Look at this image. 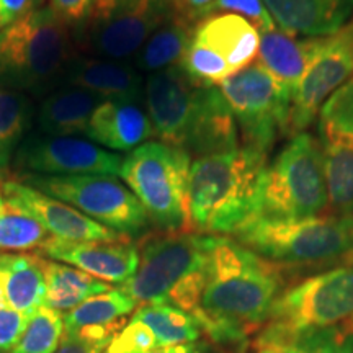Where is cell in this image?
Listing matches in <instances>:
<instances>
[{
    "label": "cell",
    "instance_id": "31",
    "mask_svg": "<svg viewBox=\"0 0 353 353\" xmlns=\"http://www.w3.org/2000/svg\"><path fill=\"white\" fill-rule=\"evenodd\" d=\"M64 317L41 306L28 317V324L10 353H54L64 339Z\"/></svg>",
    "mask_w": 353,
    "mask_h": 353
},
{
    "label": "cell",
    "instance_id": "44",
    "mask_svg": "<svg viewBox=\"0 0 353 353\" xmlns=\"http://www.w3.org/2000/svg\"><path fill=\"white\" fill-rule=\"evenodd\" d=\"M345 262H352V263H353V254L350 255V257H348V259L345 260Z\"/></svg>",
    "mask_w": 353,
    "mask_h": 353
},
{
    "label": "cell",
    "instance_id": "29",
    "mask_svg": "<svg viewBox=\"0 0 353 353\" xmlns=\"http://www.w3.org/2000/svg\"><path fill=\"white\" fill-rule=\"evenodd\" d=\"M132 317L152 330L161 348L196 343L203 334L195 316L174 304H141Z\"/></svg>",
    "mask_w": 353,
    "mask_h": 353
},
{
    "label": "cell",
    "instance_id": "42",
    "mask_svg": "<svg viewBox=\"0 0 353 353\" xmlns=\"http://www.w3.org/2000/svg\"><path fill=\"white\" fill-rule=\"evenodd\" d=\"M3 203H6V200H3V195H2V185H0V210H2Z\"/></svg>",
    "mask_w": 353,
    "mask_h": 353
},
{
    "label": "cell",
    "instance_id": "30",
    "mask_svg": "<svg viewBox=\"0 0 353 353\" xmlns=\"http://www.w3.org/2000/svg\"><path fill=\"white\" fill-rule=\"evenodd\" d=\"M51 234L38 219L10 203L0 210V252H25L39 249Z\"/></svg>",
    "mask_w": 353,
    "mask_h": 353
},
{
    "label": "cell",
    "instance_id": "9",
    "mask_svg": "<svg viewBox=\"0 0 353 353\" xmlns=\"http://www.w3.org/2000/svg\"><path fill=\"white\" fill-rule=\"evenodd\" d=\"M327 206V183L319 139L306 131L293 134L265 170L260 216L309 218L322 214Z\"/></svg>",
    "mask_w": 353,
    "mask_h": 353
},
{
    "label": "cell",
    "instance_id": "43",
    "mask_svg": "<svg viewBox=\"0 0 353 353\" xmlns=\"http://www.w3.org/2000/svg\"><path fill=\"white\" fill-rule=\"evenodd\" d=\"M257 353H278V352L270 350V348H262V350H259Z\"/></svg>",
    "mask_w": 353,
    "mask_h": 353
},
{
    "label": "cell",
    "instance_id": "40",
    "mask_svg": "<svg viewBox=\"0 0 353 353\" xmlns=\"http://www.w3.org/2000/svg\"><path fill=\"white\" fill-rule=\"evenodd\" d=\"M206 347L203 343H187V345H175V347H162L149 353H205Z\"/></svg>",
    "mask_w": 353,
    "mask_h": 353
},
{
    "label": "cell",
    "instance_id": "38",
    "mask_svg": "<svg viewBox=\"0 0 353 353\" xmlns=\"http://www.w3.org/2000/svg\"><path fill=\"white\" fill-rule=\"evenodd\" d=\"M43 0H0V32L41 8Z\"/></svg>",
    "mask_w": 353,
    "mask_h": 353
},
{
    "label": "cell",
    "instance_id": "39",
    "mask_svg": "<svg viewBox=\"0 0 353 353\" xmlns=\"http://www.w3.org/2000/svg\"><path fill=\"white\" fill-rule=\"evenodd\" d=\"M214 0H182V10L192 21L205 19L206 12Z\"/></svg>",
    "mask_w": 353,
    "mask_h": 353
},
{
    "label": "cell",
    "instance_id": "25",
    "mask_svg": "<svg viewBox=\"0 0 353 353\" xmlns=\"http://www.w3.org/2000/svg\"><path fill=\"white\" fill-rule=\"evenodd\" d=\"M195 21L185 15L179 8L164 23L149 37L148 41L138 51L134 59V68L139 72H157V70L180 65L190 43H192Z\"/></svg>",
    "mask_w": 353,
    "mask_h": 353
},
{
    "label": "cell",
    "instance_id": "20",
    "mask_svg": "<svg viewBox=\"0 0 353 353\" xmlns=\"http://www.w3.org/2000/svg\"><path fill=\"white\" fill-rule=\"evenodd\" d=\"M85 136L110 151L130 152L154 138L148 112L139 101H101L88 121Z\"/></svg>",
    "mask_w": 353,
    "mask_h": 353
},
{
    "label": "cell",
    "instance_id": "12",
    "mask_svg": "<svg viewBox=\"0 0 353 353\" xmlns=\"http://www.w3.org/2000/svg\"><path fill=\"white\" fill-rule=\"evenodd\" d=\"M236 118L242 148L267 157L281 134H288L291 103L260 63L250 64L218 85Z\"/></svg>",
    "mask_w": 353,
    "mask_h": 353
},
{
    "label": "cell",
    "instance_id": "32",
    "mask_svg": "<svg viewBox=\"0 0 353 353\" xmlns=\"http://www.w3.org/2000/svg\"><path fill=\"white\" fill-rule=\"evenodd\" d=\"M270 350L278 353H353V334L341 327L314 330L290 339Z\"/></svg>",
    "mask_w": 353,
    "mask_h": 353
},
{
    "label": "cell",
    "instance_id": "3",
    "mask_svg": "<svg viewBox=\"0 0 353 353\" xmlns=\"http://www.w3.org/2000/svg\"><path fill=\"white\" fill-rule=\"evenodd\" d=\"M267 157L239 145L192 161L188 176L190 232L234 236L260 216Z\"/></svg>",
    "mask_w": 353,
    "mask_h": 353
},
{
    "label": "cell",
    "instance_id": "28",
    "mask_svg": "<svg viewBox=\"0 0 353 353\" xmlns=\"http://www.w3.org/2000/svg\"><path fill=\"white\" fill-rule=\"evenodd\" d=\"M138 304L121 288L88 298L64 316V332L74 334L88 329L118 327L123 317L136 311Z\"/></svg>",
    "mask_w": 353,
    "mask_h": 353
},
{
    "label": "cell",
    "instance_id": "4",
    "mask_svg": "<svg viewBox=\"0 0 353 353\" xmlns=\"http://www.w3.org/2000/svg\"><path fill=\"white\" fill-rule=\"evenodd\" d=\"M216 236L175 231L152 234L141 242L136 273L121 290L141 304H174L195 314L208 278Z\"/></svg>",
    "mask_w": 353,
    "mask_h": 353
},
{
    "label": "cell",
    "instance_id": "23",
    "mask_svg": "<svg viewBox=\"0 0 353 353\" xmlns=\"http://www.w3.org/2000/svg\"><path fill=\"white\" fill-rule=\"evenodd\" d=\"M46 281L38 254H0V301L25 316L44 306Z\"/></svg>",
    "mask_w": 353,
    "mask_h": 353
},
{
    "label": "cell",
    "instance_id": "22",
    "mask_svg": "<svg viewBox=\"0 0 353 353\" xmlns=\"http://www.w3.org/2000/svg\"><path fill=\"white\" fill-rule=\"evenodd\" d=\"M312 38L298 39L276 28L260 33L259 63L275 79L281 94L290 103L293 101L304 76L312 52Z\"/></svg>",
    "mask_w": 353,
    "mask_h": 353
},
{
    "label": "cell",
    "instance_id": "45",
    "mask_svg": "<svg viewBox=\"0 0 353 353\" xmlns=\"http://www.w3.org/2000/svg\"><path fill=\"white\" fill-rule=\"evenodd\" d=\"M176 3H179V6H182V0H176ZM182 8V7H180Z\"/></svg>",
    "mask_w": 353,
    "mask_h": 353
},
{
    "label": "cell",
    "instance_id": "14",
    "mask_svg": "<svg viewBox=\"0 0 353 353\" xmlns=\"http://www.w3.org/2000/svg\"><path fill=\"white\" fill-rule=\"evenodd\" d=\"M312 39L311 57L291 101V136L311 126L329 97L353 77V17L337 32Z\"/></svg>",
    "mask_w": 353,
    "mask_h": 353
},
{
    "label": "cell",
    "instance_id": "16",
    "mask_svg": "<svg viewBox=\"0 0 353 353\" xmlns=\"http://www.w3.org/2000/svg\"><path fill=\"white\" fill-rule=\"evenodd\" d=\"M123 159L87 139L30 132L15 154L12 169L15 174L120 175Z\"/></svg>",
    "mask_w": 353,
    "mask_h": 353
},
{
    "label": "cell",
    "instance_id": "6",
    "mask_svg": "<svg viewBox=\"0 0 353 353\" xmlns=\"http://www.w3.org/2000/svg\"><path fill=\"white\" fill-rule=\"evenodd\" d=\"M353 316V263L304 278L278 294L255 339L257 350L298 335L337 327Z\"/></svg>",
    "mask_w": 353,
    "mask_h": 353
},
{
    "label": "cell",
    "instance_id": "21",
    "mask_svg": "<svg viewBox=\"0 0 353 353\" xmlns=\"http://www.w3.org/2000/svg\"><path fill=\"white\" fill-rule=\"evenodd\" d=\"M275 25L291 37L337 32L353 17V0H262Z\"/></svg>",
    "mask_w": 353,
    "mask_h": 353
},
{
    "label": "cell",
    "instance_id": "18",
    "mask_svg": "<svg viewBox=\"0 0 353 353\" xmlns=\"http://www.w3.org/2000/svg\"><path fill=\"white\" fill-rule=\"evenodd\" d=\"M38 255L68 263L105 283H126L136 273L139 250L131 239L118 242H72L50 237L38 249Z\"/></svg>",
    "mask_w": 353,
    "mask_h": 353
},
{
    "label": "cell",
    "instance_id": "11",
    "mask_svg": "<svg viewBox=\"0 0 353 353\" xmlns=\"http://www.w3.org/2000/svg\"><path fill=\"white\" fill-rule=\"evenodd\" d=\"M10 179L68 203L123 236H138L151 223L138 198L113 175L13 174Z\"/></svg>",
    "mask_w": 353,
    "mask_h": 353
},
{
    "label": "cell",
    "instance_id": "5",
    "mask_svg": "<svg viewBox=\"0 0 353 353\" xmlns=\"http://www.w3.org/2000/svg\"><path fill=\"white\" fill-rule=\"evenodd\" d=\"M79 54L72 28L41 7L0 32V85L30 97H46L64 85Z\"/></svg>",
    "mask_w": 353,
    "mask_h": 353
},
{
    "label": "cell",
    "instance_id": "2",
    "mask_svg": "<svg viewBox=\"0 0 353 353\" xmlns=\"http://www.w3.org/2000/svg\"><path fill=\"white\" fill-rule=\"evenodd\" d=\"M144 103L161 143L205 157L239 148V128L218 87L193 81L180 65L149 74Z\"/></svg>",
    "mask_w": 353,
    "mask_h": 353
},
{
    "label": "cell",
    "instance_id": "34",
    "mask_svg": "<svg viewBox=\"0 0 353 353\" xmlns=\"http://www.w3.org/2000/svg\"><path fill=\"white\" fill-rule=\"evenodd\" d=\"M219 12L236 13V15L244 17L250 23L257 26L260 33L275 30V21L265 8L262 0H214L206 12V17Z\"/></svg>",
    "mask_w": 353,
    "mask_h": 353
},
{
    "label": "cell",
    "instance_id": "27",
    "mask_svg": "<svg viewBox=\"0 0 353 353\" xmlns=\"http://www.w3.org/2000/svg\"><path fill=\"white\" fill-rule=\"evenodd\" d=\"M33 118L32 97L0 85V179L10 180L13 159L32 131Z\"/></svg>",
    "mask_w": 353,
    "mask_h": 353
},
{
    "label": "cell",
    "instance_id": "8",
    "mask_svg": "<svg viewBox=\"0 0 353 353\" xmlns=\"http://www.w3.org/2000/svg\"><path fill=\"white\" fill-rule=\"evenodd\" d=\"M190 167L192 157L182 149L149 141L123 159L120 176L151 223L167 232H190Z\"/></svg>",
    "mask_w": 353,
    "mask_h": 353
},
{
    "label": "cell",
    "instance_id": "17",
    "mask_svg": "<svg viewBox=\"0 0 353 353\" xmlns=\"http://www.w3.org/2000/svg\"><path fill=\"white\" fill-rule=\"evenodd\" d=\"M2 195L7 203L38 219L43 228L57 239L72 242H118L131 239V237L123 236V234L97 223L68 203L56 200L20 180H6L2 183Z\"/></svg>",
    "mask_w": 353,
    "mask_h": 353
},
{
    "label": "cell",
    "instance_id": "26",
    "mask_svg": "<svg viewBox=\"0 0 353 353\" xmlns=\"http://www.w3.org/2000/svg\"><path fill=\"white\" fill-rule=\"evenodd\" d=\"M41 270L44 281H46L44 306L54 309L61 314L72 311L85 299L112 288L105 281L79 270L76 267L46 257H41Z\"/></svg>",
    "mask_w": 353,
    "mask_h": 353
},
{
    "label": "cell",
    "instance_id": "19",
    "mask_svg": "<svg viewBox=\"0 0 353 353\" xmlns=\"http://www.w3.org/2000/svg\"><path fill=\"white\" fill-rule=\"evenodd\" d=\"M64 85L82 88L103 101H144L143 76L134 65L123 61L79 52L65 70Z\"/></svg>",
    "mask_w": 353,
    "mask_h": 353
},
{
    "label": "cell",
    "instance_id": "41",
    "mask_svg": "<svg viewBox=\"0 0 353 353\" xmlns=\"http://www.w3.org/2000/svg\"><path fill=\"white\" fill-rule=\"evenodd\" d=\"M343 329L347 330V332H350V334H353V316L350 317V319H348L347 322H343Z\"/></svg>",
    "mask_w": 353,
    "mask_h": 353
},
{
    "label": "cell",
    "instance_id": "33",
    "mask_svg": "<svg viewBox=\"0 0 353 353\" xmlns=\"http://www.w3.org/2000/svg\"><path fill=\"white\" fill-rule=\"evenodd\" d=\"M161 348L156 335L143 322L131 317V321L113 335L103 353H149Z\"/></svg>",
    "mask_w": 353,
    "mask_h": 353
},
{
    "label": "cell",
    "instance_id": "46",
    "mask_svg": "<svg viewBox=\"0 0 353 353\" xmlns=\"http://www.w3.org/2000/svg\"><path fill=\"white\" fill-rule=\"evenodd\" d=\"M0 353H3V352H0Z\"/></svg>",
    "mask_w": 353,
    "mask_h": 353
},
{
    "label": "cell",
    "instance_id": "35",
    "mask_svg": "<svg viewBox=\"0 0 353 353\" xmlns=\"http://www.w3.org/2000/svg\"><path fill=\"white\" fill-rule=\"evenodd\" d=\"M117 332L118 327H107L64 334L63 342L54 353H103Z\"/></svg>",
    "mask_w": 353,
    "mask_h": 353
},
{
    "label": "cell",
    "instance_id": "10",
    "mask_svg": "<svg viewBox=\"0 0 353 353\" xmlns=\"http://www.w3.org/2000/svg\"><path fill=\"white\" fill-rule=\"evenodd\" d=\"M179 8L176 0H95L74 38L88 56L128 59Z\"/></svg>",
    "mask_w": 353,
    "mask_h": 353
},
{
    "label": "cell",
    "instance_id": "36",
    "mask_svg": "<svg viewBox=\"0 0 353 353\" xmlns=\"http://www.w3.org/2000/svg\"><path fill=\"white\" fill-rule=\"evenodd\" d=\"M26 324H28V316L0 301V352H12Z\"/></svg>",
    "mask_w": 353,
    "mask_h": 353
},
{
    "label": "cell",
    "instance_id": "1",
    "mask_svg": "<svg viewBox=\"0 0 353 353\" xmlns=\"http://www.w3.org/2000/svg\"><path fill=\"white\" fill-rule=\"evenodd\" d=\"M283 290L281 265L260 257L236 239L216 236L200 307L193 316L211 341L237 345L262 327Z\"/></svg>",
    "mask_w": 353,
    "mask_h": 353
},
{
    "label": "cell",
    "instance_id": "24",
    "mask_svg": "<svg viewBox=\"0 0 353 353\" xmlns=\"http://www.w3.org/2000/svg\"><path fill=\"white\" fill-rule=\"evenodd\" d=\"M100 97L74 85H61L44 97L37 112L39 131L50 136L85 134Z\"/></svg>",
    "mask_w": 353,
    "mask_h": 353
},
{
    "label": "cell",
    "instance_id": "7",
    "mask_svg": "<svg viewBox=\"0 0 353 353\" xmlns=\"http://www.w3.org/2000/svg\"><path fill=\"white\" fill-rule=\"evenodd\" d=\"M234 239L260 257L281 265H316L353 254V214H317L286 219L259 216Z\"/></svg>",
    "mask_w": 353,
    "mask_h": 353
},
{
    "label": "cell",
    "instance_id": "37",
    "mask_svg": "<svg viewBox=\"0 0 353 353\" xmlns=\"http://www.w3.org/2000/svg\"><path fill=\"white\" fill-rule=\"evenodd\" d=\"M95 0H51L50 8L69 28L77 30L87 19Z\"/></svg>",
    "mask_w": 353,
    "mask_h": 353
},
{
    "label": "cell",
    "instance_id": "15",
    "mask_svg": "<svg viewBox=\"0 0 353 353\" xmlns=\"http://www.w3.org/2000/svg\"><path fill=\"white\" fill-rule=\"evenodd\" d=\"M317 118L329 210L353 214V77L329 97Z\"/></svg>",
    "mask_w": 353,
    "mask_h": 353
},
{
    "label": "cell",
    "instance_id": "13",
    "mask_svg": "<svg viewBox=\"0 0 353 353\" xmlns=\"http://www.w3.org/2000/svg\"><path fill=\"white\" fill-rule=\"evenodd\" d=\"M260 32L236 13H214L195 23L180 68L193 81L218 87L259 56Z\"/></svg>",
    "mask_w": 353,
    "mask_h": 353
}]
</instances>
